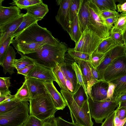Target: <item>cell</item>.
Instances as JSON below:
<instances>
[{"mask_svg": "<svg viewBox=\"0 0 126 126\" xmlns=\"http://www.w3.org/2000/svg\"><path fill=\"white\" fill-rule=\"evenodd\" d=\"M74 62L64 61L58 64L66 79L69 81L72 85L73 91L72 93H71L72 94L76 91L80 85L78 83L76 74L72 66Z\"/></svg>", "mask_w": 126, "mask_h": 126, "instance_id": "obj_15", "label": "cell"}, {"mask_svg": "<svg viewBox=\"0 0 126 126\" xmlns=\"http://www.w3.org/2000/svg\"><path fill=\"white\" fill-rule=\"evenodd\" d=\"M41 0H13L10 4L16 6L20 9L25 8L39 3Z\"/></svg>", "mask_w": 126, "mask_h": 126, "instance_id": "obj_36", "label": "cell"}, {"mask_svg": "<svg viewBox=\"0 0 126 126\" xmlns=\"http://www.w3.org/2000/svg\"><path fill=\"white\" fill-rule=\"evenodd\" d=\"M12 41L38 43L52 45H58L60 43L58 39L52 36L51 32L46 28L39 26L37 22L25 29Z\"/></svg>", "mask_w": 126, "mask_h": 126, "instance_id": "obj_2", "label": "cell"}, {"mask_svg": "<svg viewBox=\"0 0 126 126\" xmlns=\"http://www.w3.org/2000/svg\"><path fill=\"white\" fill-rule=\"evenodd\" d=\"M34 78L41 80L44 82H51L54 81L51 69L39 64L34 62V65L26 75L25 79Z\"/></svg>", "mask_w": 126, "mask_h": 126, "instance_id": "obj_12", "label": "cell"}, {"mask_svg": "<svg viewBox=\"0 0 126 126\" xmlns=\"http://www.w3.org/2000/svg\"><path fill=\"white\" fill-rule=\"evenodd\" d=\"M21 102L15 98L10 101L0 104V114L11 110L16 108Z\"/></svg>", "mask_w": 126, "mask_h": 126, "instance_id": "obj_39", "label": "cell"}, {"mask_svg": "<svg viewBox=\"0 0 126 126\" xmlns=\"http://www.w3.org/2000/svg\"><path fill=\"white\" fill-rule=\"evenodd\" d=\"M31 98L47 93L43 81L34 78L26 79Z\"/></svg>", "mask_w": 126, "mask_h": 126, "instance_id": "obj_17", "label": "cell"}, {"mask_svg": "<svg viewBox=\"0 0 126 126\" xmlns=\"http://www.w3.org/2000/svg\"><path fill=\"white\" fill-rule=\"evenodd\" d=\"M120 46L110 36L103 39L96 50L97 53L105 54L108 51L116 46Z\"/></svg>", "mask_w": 126, "mask_h": 126, "instance_id": "obj_29", "label": "cell"}, {"mask_svg": "<svg viewBox=\"0 0 126 126\" xmlns=\"http://www.w3.org/2000/svg\"><path fill=\"white\" fill-rule=\"evenodd\" d=\"M118 12H126V1L122 3H119L116 5Z\"/></svg>", "mask_w": 126, "mask_h": 126, "instance_id": "obj_54", "label": "cell"}, {"mask_svg": "<svg viewBox=\"0 0 126 126\" xmlns=\"http://www.w3.org/2000/svg\"><path fill=\"white\" fill-rule=\"evenodd\" d=\"M88 96V102L91 117L97 123L102 124L103 120L119 105L115 98L107 100L97 101L93 100L89 95Z\"/></svg>", "mask_w": 126, "mask_h": 126, "instance_id": "obj_6", "label": "cell"}, {"mask_svg": "<svg viewBox=\"0 0 126 126\" xmlns=\"http://www.w3.org/2000/svg\"><path fill=\"white\" fill-rule=\"evenodd\" d=\"M66 83L69 91L72 93L73 91V87L71 83L69 81L66 80Z\"/></svg>", "mask_w": 126, "mask_h": 126, "instance_id": "obj_56", "label": "cell"}, {"mask_svg": "<svg viewBox=\"0 0 126 126\" xmlns=\"http://www.w3.org/2000/svg\"><path fill=\"white\" fill-rule=\"evenodd\" d=\"M60 92L70 111L72 122L78 126H93L88 100L81 107L75 101L70 92L62 90Z\"/></svg>", "mask_w": 126, "mask_h": 126, "instance_id": "obj_3", "label": "cell"}, {"mask_svg": "<svg viewBox=\"0 0 126 126\" xmlns=\"http://www.w3.org/2000/svg\"><path fill=\"white\" fill-rule=\"evenodd\" d=\"M126 121V117L123 119L120 120L116 115V114L114 120L115 126H123Z\"/></svg>", "mask_w": 126, "mask_h": 126, "instance_id": "obj_53", "label": "cell"}, {"mask_svg": "<svg viewBox=\"0 0 126 126\" xmlns=\"http://www.w3.org/2000/svg\"><path fill=\"white\" fill-rule=\"evenodd\" d=\"M22 126H58L57 118L54 116L46 120H41L30 115Z\"/></svg>", "mask_w": 126, "mask_h": 126, "instance_id": "obj_23", "label": "cell"}, {"mask_svg": "<svg viewBox=\"0 0 126 126\" xmlns=\"http://www.w3.org/2000/svg\"><path fill=\"white\" fill-rule=\"evenodd\" d=\"M99 80H98L94 79H91L87 84V86H89L91 89L92 86L98 82Z\"/></svg>", "mask_w": 126, "mask_h": 126, "instance_id": "obj_57", "label": "cell"}, {"mask_svg": "<svg viewBox=\"0 0 126 126\" xmlns=\"http://www.w3.org/2000/svg\"><path fill=\"white\" fill-rule=\"evenodd\" d=\"M89 65L90 67L92 74L91 79H94L99 80V75L97 70L91 62L89 63Z\"/></svg>", "mask_w": 126, "mask_h": 126, "instance_id": "obj_50", "label": "cell"}, {"mask_svg": "<svg viewBox=\"0 0 126 126\" xmlns=\"http://www.w3.org/2000/svg\"><path fill=\"white\" fill-rule=\"evenodd\" d=\"M109 82L112 83L115 85L114 97L116 98L126 92V75Z\"/></svg>", "mask_w": 126, "mask_h": 126, "instance_id": "obj_30", "label": "cell"}, {"mask_svg": "<svg viewBox=\"0 0 126 126\" xmlns=\"http://www.w3.org/2000/svg\"><path fill=\"white\" fill-rule=\"evenodd\" d=\"M67 52L73 59L76 58L91 62V55L88 54L75 51L74 48L68 47Z\"/></svg>", "mask_w": 126, "mask_h": 126, "instance_id": "obj_37", "label": "cell"}, {"mask_svg": "<svg viewBox=\"0 0 126 126\" xmlns=\"http://www.w3.org/2000/svg\"><path fill=\"white\" fill-rule=\"evenodd\" d=\"M117 103L119 104L122 102L126 101V92L120 95L116 98Z\"/></svg>", "mask_w": 126, "mask_h": 126, "instance_id": "obj_55", "label": "cell"}, {"mask_svg": "<svg viewBox=\"0 0 126 126\" xmlns=\"http://www.w3.org/2000/svg\"><path fill=\"white\" fill-rule=\"evenodd\" d=\"M24 14L0 25V44L11 36L18 28L23 19Z\"/></svg>", "mask_w": 126, "mask_h": 126, "instance_id": "obj_13", "label": "cell"}, {"mask_svg": "<svg viewBox=\"0 0 126 126\" xmlns=\"http://www.w3.org/2000/svg\"><path fill=\"white\" fill-rule=\"evenodd\" d=\"M34 65V64L29 65L22 69L17 71V73L25 76L32 68Z\"/></svg>", "mask_w": 126, "mask_h": 126, "instance_id": "obj_52", "label": "cell"}, {"mask_svg": "<svg viewBox=\"0 0 126 126\" xmlns=\"http://www.w3.org/2000/svg\"><path fill=\"white\" fill-rule=\"evenodd\" d=\"M71 0H58L56 1L59 6L55 18L63 29L68 33L70 25L69 8Z\"/></svg>", "mask_w": 126, "mask_h": 126, "instance_id": "obj_11", "label": "cell"}, {"mask_svg": "<svg viewBox=\"0 0 126 126\" xmlns=\"http://www.w3.org/2000/svg\"><path fill=\"white\" fill-rule=\"evenodd\" d=\"M21 10L15 5L5 7L0 5V25L19 16Z\"/></svg>", "mask_w": 126, "mask_h": 126, "instance_id": "obj_18", "label": "cell"}, {"mask_svg": "<svg viewBox=\"0 0 126 126\" xmlns=\"http://www.w3.org/2000/svg\"><path fill=\"white\" fill-rule=\"evenodd\" d=\"M116 112V109L105 119L101 126H115L114 120Z\"/></svg>", "mask_w": 126, "mask_h": 126, "instance_id": "obj_44", "label": "cell"}, {"mask_svg": "<svg viewBox=\"0 0 126 126\" xmlns=\"http://www.w3.org/2000/svg\"><path fill=\"white\" fill-rule=\"evenodd\" d=\"M119 14L116 11L111 10H104L100 12V15L102 17L105 19L109 17L117 16Z\"/></svg>", "mask_w": 126, "mask_h": 126, "instance_id": "obj_45", "label": "cell"}, {"mask_svg": "<svg viewBox=\"0 0 126 126\" xmlns=\"http://www.w3.org/2000/svg\"><path fill=\"white\" fill-rule=\"evenodd\" d=\"M57 119L58 126H78L72 122L70 123L65 121L60 116L57 118Z\"/></svg>", "mask_w": 126, "mask_h": 126, "instance_id": "obj_47", "label": "cell"}, {"mask_svg": "<svg viewBox=\"0 0 126 126\" xmlns=\"http://www.w3.org/2000/svg\"><path fill=\"white\" fill-rule=\"evenodd\" d=\"M13 39L11 36L0 44V64L2 62L7 49Z\"/></svg>", "mask_w": 126, "mask_h": 126, "instance_id": "obj_41", "label": "cell"}, {"mask_svg": "<svg viewBox=\"0 0 126 126\" xmlns=\"http://www.w3.org/2000/svg\"><path fill=\"white\" fill-rule=\"evenodd\" d=\"M109 83L104 80H100L91 87L92 99L94 100H105L107 96Z\"/></svg>", "mask_w": 126, "mask_h": 126, "instance_id": "obj_16", "label": "cell"}, {"mask_svg": "<svg viewBox=\"0 0 126 126\" xmlns=\"http://www.w3.org/2000/svg\"><path fill=\"white\" fill-rule=\"evenodd\" d=\"M27 13L38 21L42 20L48 12L47 5L43 1L25 8Z\"/></svg>", "mask_w": 126, "mask_h": 126, "instance_id": "obj_22", "label": "cell"}, {"mask_svg": "<svg viewBox=\"0 0 126 126\" xmlns=\"http://www.w3.org/2000/svg\"><path fill=\"white\" fill-rule=\"evenodd\" d=\"M4 0H0V5H2V2Z\"/></svg>", "mask_w": 126, "mask_h": 126, "instance_id": "obj_60", "label": "cell"}, {"mask_svg": "<svg viewBox=\"0 0 126 126\" xmlns=\"http://www.w3.org/2000/svg\"><path fill=\"white\" fill-rule=\"evenodd\" d=\"M82 0H71L69 12L70 24L78 15Z\"/></svg>", "mask_w": 126, "mask_h": 126, "instance_id": "obj_35", "label": "cell"}, {"mask_svg": "<svg viewBox=\"0 0 126 126\" xmlns=\"http://www.w3.org/2000/svg\"><path fill=\"white\" fill-rule=\"evenodd\" d=\"M77 16L79 26L82 33L87 28L89 20L90 13L88 0H82Z\"/></svg>", "mask_w": 126, "mask_h": 126, "instance_id": "obj_21", "label": "cell"}, {"mask_svg": "<svg viewBox=\"0 0 126 126\" xmlns=\"http://www.w3.org/2000/svg\"><path fill=\"white\" fill-rule=\"evenodd\" d=\"M118 15L117 16L104 19L106 24L112 28L117 20Z\"/></svg>", "mask_w": 126, "mask_h": 126, "instance_id": "obj_51", "label": "cell"}, {"mask_svg": "<svg viewBox=\"0 0 126 126\" xmlns=\"http://www.w3.org/2000/svg\"><path fill=\"white\" fill-rule=\"evenodd\" d=\"M76 62L78 64L87 85L92 78V74L89 65L90 62L79 59L74 58Z\"/></svg>", "mask_w": 126, "mask_h": 126, "instance_id": "obj_27", "label": "cell"}, {"mask_svg": "<svg viewBox=\"0 0 126 126\" xmlns=\"http://www.w3.org/2000/svg\"><path fill=\"white\" fill-rule=\"evenodd\" d=\"M19 59H15L13 63V66L17 71L22 69L26 66L34 64V60L30 57L25 55H21Z\"/></svg>", "mask_w": 126, "mask_h": 126, "instance_id": "obj_34", "label": "cell"}, {"mask_svg": "<svg viewBox=\"0 0 126 126\" xmlns=\"http://www.w3.org/2000/svg\"><path fill=\"white\" fill-rule=\"evenodd\" d=\"M15 98V95H12L11 94L0 96V104L10 101Z\"/></svg>", "mask_w": 126, "mask_h": 126, "instance_id": "obj_49", "label": "cell"}, {"mask_svg": "<svg viewBox=\"0 0 126 126\" xmlns=\"http://www.w3.org/2000/svg\"><path fill=\"white\" fill-rule=\"evenodd\" d=\"M38 21L26 13L24 14L23 20L18 28L12 35L13 38H15L25 29Z\"/></svg>", "mask_w": 126, "mask_h": 126, "instance_id": "obj_26", "label": "cell"}, {"mask_svg": "<svg viewBox=\"0 0 126 126\" xmlns=\"http://www.w3.org/2000/svg\"><path fill=\"white\" fill-rule=\"evenodd\" d=\"M67 45L61 42L58 45L45 44L37 52L25 55L32 59L37 63L51 69L64 62Z\"/></svg>", "mask_w": 126, "mask_h": 126, "instance_id": "obj_1", "label": "cell"}, {"mask_svg": "<svg viewBox=\"0 0 126 126\" xmlns=\"http://www.w3.org/2000/svg\"><path fill=\"white\" fill-rule=\"evenodd\" d=\"M92 0L100 11L106 10L116 11L117 9L115 0Z\"/></svg>", "mask_w": 126, "mask_h": 126, "instance_id": "obj_31", "label": "cell"}, {"mask_svg": "<svg viewBox=\"0 0 126 126\" xmlns=\"http://www.w3.org/2000/svg\"><path fill=\"white\" fill-rule=\"evenodd\" d=\"M126 50L124 45L118 46L105 54L103 62L96 68L99 75V80H104V72L108 66L115 59L126 55Z\"/></svg>", "mask_w": 126, "mask_h": 126, "instance_id": "obj_10", "label": "cell"}, {"mask_svg": "<svg viewBox=\"0 0 126 126\" xmlns=\"http://www.w3.org/2000/svg\"><path fill=\"white\" fill-rule=\"evenodd\" d=\"M51 70L54 81L57 83L61 90L69 91L67 86L64 75L58 65Z\"/></svg>", "mask_w": 126, "mask_h": 126, "instance_id": "obj_25", "label": "cell"}, {"mask_svg": "<svg viewBox=\"0 0 126 126\" xmlns=\"http://www.w3.org/2000/svg\"><path fill=\"white\" fill-rule=\"evenodd\" d=\"M16 53L13 47L10 46L9 47L0 66L3 68V72L5 74L8 73L12 75L15 72V68L13 66V60L16 57Z\"/></svg>", "mask_w": 126, "mask_h": 126, "instance_id": "obj_20", "label": "cell"}, {"mask_svg": "<svg viewBox=\"0 0 126 126\" xmlns=\"http://www.w3.org/2000/svg\"><path fill=\"white\" fill-rule=\"evenodd\" d=\"M110 36L119 45H124L123 34L122 33L119 32H111Z\"/></svg>", "mask_w": 126, "mask_h": 126, "instance_id": "obj_43", "label": "cell"}, {"mask_svg": "<svg viewBox=\"0 0 126 126\" xmlns=\"http://www.w3.org/2000/svg\"><path fill=\"white\" fill-rule=\"evenodd\" d=\"M29 104L22 101L11 110L0 114V126H22L29 115Z\"/></svg>", "mask_w": 126, "mask_h": 126, "instance_id": "obj_5", "label": "cell"}, {"mask_svg": "<svg viewBox=\"0 0 126 126\" xmlns=\"http://www.w3.org/2000/svg\"><path fill=\"white\" fill-rule=\"evenodd\" d=\"M15 96L16 99L20 101H30L31 97L26 79H25L22 85L18 89Z\"/></svg>", "mask_w": 126, "mask_h": 126, "instance_id": "obj_32", "label": "cell"}, {"mask_svg": "<svg viewBox=\"0 0 126 126\" xmlns=\"http://www.w3.org/2000/svg\"><path fill=\"white\" fill-rule=\"evenodd\" d=\"M108 83L109 87L107 93V96L105 100H110L115 98L114 97V93L115 85L114 84L111 82H108Z\"/></svg>", "mask_w": 126, "mask_h": 126, "instance_id": "obj_46", "label": "cell"}, {"mask_svg": "<svg viewBox=\"0 0 126 126\" xmlns=\"http://www.w3.org/2000/svg\"><path fill=\"white\" fill-rule=\"evenodd\" d=\"M90 13L88 28L101 38L110 36L112 28L108 26L100 15L101 11L92 0H88Z\"/></svg>", "mask_w": 126, "mask_h": 126, "instance_id": "obj_7", "label": "cell"}, {"mask_svg": "<svg viewBox=\"0 0 126 126\" xmlns=\"http://www.w3.org/2000/svg\"><path fill=\"white\" fill-rule=\"evenodd\" d=\"M72 66L75 72L78 84L83 87L86 95L88 96L87 92L86 83L79 65L75 62L72 64Z\"/></svg>", "mask_w": 126, "mask_h": 126, "instance_id": "obj_38", "label": "cell"}, {"mask_svg": "<svg viewBox=\"0 0 126 126\" xmlns=\"http://www.w3.org/2000/svg\"><path fill=\"white\" fill-rule=\"evenodd\" d=\"M30 115L41 120L55 116L57 110L48 93L31 99Z\"/></svg>", "mask_w": 126, "mask_h": 126, "instance_id": "obj_4", "label": "cell"}, {"mask_svg": "<svg viewBox=\"0 0 126 126\" xmlns=\"http://www.w3.org/2000/svg\"><path fill=\"white\" fill-rule=\"evenodd\" d=\"M11 44L17 52L21 55H25L36 52L44 44L38 43L16 42L12 41Z\"/></svg>", "mask_w": 126, "mask_h": 126, "instance_id": "obj_19", "label": "cell"}, {"mask_svg": "<svg viewBox=\"0 0 126 126\" xmlns=\"http://www.w3.org/2000/svg\"><path fill=\"white\" fill-rule=\"evenodd\" d=\"M72 95L77 104L81 107L83 106L88 98V96L87 95L83 87L81 85Z\"/></svg>", "mask_w": 126, "mask_h": 126, "instance_id": "obj_33", "label": "cell"}, {"mask_svg": "<svg viewBox=\"0 0 126 126\" xmlns=\"http://www.w3.org/2000/svg\"><path fill=\"white\" fill-rule=\"evenodd\" d=\"M123 126H126V121Z\"/></svg>", "mask_w": 126, "mask_h": 126, "instance_id": "obj_61", "label": "cell"}, {"mask_svg": "<svg viewBox=\"0 0 126 126\" xmlns=\"http://www.w3.org/2000/svg\"><path fill=\"white\" fill-rule=\"evenodd\" d=\"M118 106L123 108L126 110V101L119 103Z\"/></svg>", "mask_w": 126, "mask_h": 126, "instance_id": "obj_58", "label": "cell"}, {"mask_svg": "<svg viewBox=\"0 0 126 126\" xmlns=\"http://www.w3.org/2000/svg\"><path fill=\"white\" fill-rule=\"evenodd\" d=\"M105 54L97 53L94 51L91 55V63L96 68L103 62Z\"/></svg>", "mask_w": 126, "mask_h": 126, "instance_id": "obj_42", "label": "cell"}, {"mask_svg": "<svg viewBox=\"0 0 126 126\" xmlns=\"http://www.w3.org/2000/svg\"><path fill=\"white\" fill-rule=\"evenodd\" d=\"M68 33L71 40L75 42V44H76L79 40L82 34L77 16L70 24Z\"/></svg>", "mask_w": 126, "mask_h": 126, "instance_id": "obj_24", "label": "cell"}, {"mask_svg": "<svg viewBox=\"0 0 126 126\" xmlns=\"http://www.w3.org/2000/svg\"><path fill=\"white\" fill-rule=\"evenodd\" d=\"M126 75V56L114 60L107 67L103 74L104 80L109 82Z\"/></svg>", "mask_w": 126, "mask_h": 126, "instance_id": "obj_9", "label": "cell"}, {"mask_svg": "<svg viewBox=\"0 0 126 126\" xmlns=\"http://www.w3.org/2000/svg\"><path fill=\"white\" fill-rule=\"evenodd\" d=\"M123 36L125 42L124 45L125 47L126 50V30L123 34Z\"/></svg>", "mask_w": 126, "mask_h": 126, "instance_id": "obj_59", "label": "cell"}, {"mask_svg": "<svg viewBox=\"0 0 126 126\" xmlns=\"http://www.w3.org/2000/svg\"><path fill=\"white\" fill-rule=\"evenodd\" d=\"M10 77L0 78V96L11 94L9 88L10 86Z\"/></svg>", "mask_w": 126, "mask_h": 126, "instance_id": "obj_40", "label": "cell"}, {"mask_svg": "<svg viewBox=\"0 0 126 126\" xmlns=\"http://www.w3.org/2000/svg\"><path fill=\"white\" fill-rule=\"evenodd\" d=\"M44 84L57 110H63L67 106L66 103L62 95L54 85L53 82H44Z\"/></svg>", "mask_w": 126, "mask_h": 126, "instance_id": "obj_14", "label": "cell"}, {"mask_svg": "<svg viewBox=\"0 0 126 126\" xmlns=\"http://www.w3.org/2000/svg\"><path fill=\"white\" fill-rule=\"evenodd\" d=\"M103 39L87 26L74 48L75 51L91 55L96 50Z\"/></svg>", "mask_w": 126, "mask_h": 126, "instance_id": "obj_8", "label": "cell"}, {"mask_svg": "<svg viewBox=\"0 0 126 126\" xmlns=\"http://www.w3.org/2000/svg\"><path fill=\"white\" fill-rule=\"evenodd\" d=\"M126 30V12H122L118 15L111 32H119L123 34Z\"/></svg>", "mask_w": 126, "mask_h": 126, "instance_id": "obj_28", "label": "cell"}, {"mask_svg": "<svg viewBox=\"0 0 126 126\" xmlns=\"http://www.w3.org/2000/svg\"><path fill=\"white\" fill-rule=\"evenodd\" d=\"M116 114L120 120H123L126 117V110L122 107H118L116 108Z\"/></svg>", "mask_w": 126, "mask_h": 126, "instance_id": "obj_48", "label": "cell"}]
</instances>
